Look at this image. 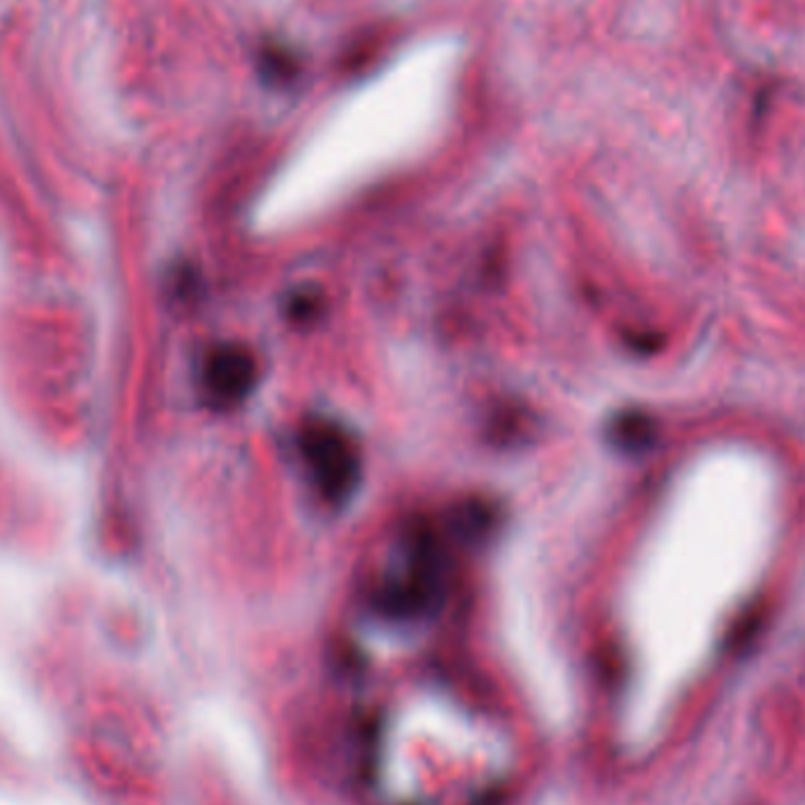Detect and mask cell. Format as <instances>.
Here are the masks:
<instances>
[{
  "mask_svg": "<svg viewBox=\"0 0 805 805\" xmlns=\"http://www.w3.org/2000/svg\"><path fill=\"white\" fill-rule=\"evenodd\" d=\"M352 733L368 805H502L516 786L521 740L511 713L448 676L360 704Z\"/></svg>",
  "mask_w": 805,
  "mask_h": 805,
  "instance_id": "obj_1",
  "label": "cell"
},
{
  "mask_svg": "<svg viewBox=\"0 0 805 805\" xmlns=\"http://www.w3.org/2000/svg\"><path fill=\"white\" fill-rule=\"evenodd\" d=\"M262 71L266 76H271V81H288L292 73H295V66H292V58L285 50H269L264 52V66Z\"/></svg>",
  "mask_w": 805,
  "mask_h": 805,
  "instance_id": "obj_2",
  "label": "cell"
}]
</instances>
